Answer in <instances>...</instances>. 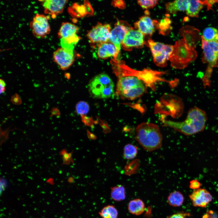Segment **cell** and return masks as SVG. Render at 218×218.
<instances>
[{
  "mask_svg": "<svg viewBox=\"0 0 218 218\" xmlns=\"http://www.w3.org/2000/svg\"><path fill=\"white\" fill-rule=\"evenodd\" d=\"M171 23L170 19L167 17L161 19L160 22L155 20V28L158 29L160 34L167 35L172 29Z\"/></svg>",
  "mask_w": 218,
  "mask_h": 218,
  "instance_id": "obj_22",
  "label": "cell"
},
{
  "mask_svg": "<svg viewBox=\"0 0 218 218\" xmlns=\"http://www.w3.org/2000/svg\"><path fill=\"white\" fill-rule=\"evenodd\" d=\"M137 153V148L130 144L126 145L124 149V156L127 159H131L135 157Z\"/></svg>",
  "mask_w": 218,
  "mask_h": 218,
  "instance_id": "obj_27",
  "label": "cell"
},
{
  "mask_svg": "<svg viewBox=\"0 0 218 218\" xmlns=\"http://www.w3.org/2000/svg\"><path fill=\"white\" fill-rule=\"evenodd\" d=\"M190 213L181 212L173 214L168 216L167 218H187V217L190 216Z\"/></svg>",
  "mask_w": 218,
  "mask_h": 218,
  "instance_id": "obj_31",
  "label": "cell"
},
{
  "mask_svg": "<svg viewBox=\"0 0 218 218\" xmlns=\"http://www.w3.org/2000/svg\"><path fill=\"white\" fill-rule=\"evenodd\" d=\"M147 45L150 48L153 57L162 54L168 51L171 45L154 41L151 39L148 40Z\"/></svg>",
  "mask_w": 218,
  "mask_h": 218,
  "instance_id": "obj_19",
  "label": "cell"
},
{
  "mask_svg": "<svg viewBox=\"0 0 218 218\" xmlns=\"http://www.w3.org/2000/svg\"><path fill=\"white\" fill-rule=\"evenodd\" d=\"M97 47V55L101 59H104L112 57L114 60H116L120 51L112 43L109 41L101 44Z\"/></svg>",
  "mask_w": 218,
  "mask_h": 218,
  "instance_id": "obj_17",
  "label": "cell"
},
{
  "mask_svg": "<svg viewBox=\"0 0 218 218\" xmlns=\"http://www.w3.org/2000/svg\"><path fill=\"white\" fill-rule=\"evenodd\" d=\"M189 197L193 205L196 207H205L212 199L210 193L203 188L194 190Z\"/></svg>",
  "mask_w": 218,
  "mask_h": 218,
  "instance_id": "obj_14",
  "label": "cell"
},
{
  "mask_svg": "<svg viewBox=\"0 0 218 218\" xmlns=\"http://www.w3.org/2000/svg\"><path fill=\"white\" fill-rule=\"evenodd\" d=\"M158 0H138V4L144 9L152 8L158 3Z\"/></svg>",
  "mask_w": 218,
  "mask_h": 218,
  "instance_id": "obj_29",
  "label": "cell"
},
{
  "mask_svg": "<svg viewBox=\"0 0 218 218\" xmlns=\"http://www.w3.org/2000/svg\"><path fill=\"white\" fill-rule=\"evenodd\" d=\"M42 5L44 9V13L50 15L52 18H54L57 16L61 13L64 7L68 2L67 0H46L41 1Z\"/></svg>",
  "mask_w": 218,
  "mask_h": 218,
  "instance_id": "obj_15",
  "label": "cell"
},
{
  "mask_svg": "<svg viewBox=\"0 0 218 218\" xmlns=\"http://www.w3.org/2000/svg\"><path fill=\"white\" fill-rule=\"evenodd\" d=\"M129 212L131 214L139 215L145 210V205L142 200L139 199H134L130 201L128 205Z\"/></svg>",
  "mask_w": 218,
  "mask_h": 218,
  "instance_id": "obj_21",
  "label": "cell"
},
{
  "mask_svg": "<svg viewBox=\"0 0 218 218\" xmlns=\"http://www.w3.org/2000/svg\"><path fill=\"white\" fill-rule=\"evenodd\" d=\"M204 39L207 41L218 40V30L216 28L208 27L203 30L202 35Z\"/></svg>",
  "mask_w": 218,
  "mask_h": 218,
  "instance_id": "obj_26",
  "label": "cell"
},
{
  "mask_svg": "<svg viewBox=\"0 0 218 218\" xmlns=\"http://www.w3.org/2000/svg\"><path fill=\"white\" fill-rule=\"evenodd\" d=\"M88 137L90 139H94L96 138V137L95 136H94V134H91V133H88Z\"/></svg>",
  "mask_w": 218,
  "mask_h": 218,
  "instance_id": "obj_39",
  "label": "cell"
},
{
  "mask_svg": "<svg viewBox=\"0 0 218 218\" xmlns=\"http://www.w3.org/2000/svg\"><path fill=\"white\" fill-rule=\"evenodd\" d=\"M72 153H68L65 150H63L60 152V154L63 155V164L66 165L70 164L72 162V159L71 157Z\"/></svg>",
  "mask_w": 218,
  "mask_h": 218,
  "instance_id": "obj_30",
  "label": "cell"
},
{
  "mask_svg": "<svg viewBox=\"0 0 218 218\" xmlns=\"http://www.w3.org/2000/svg\"><path fill=\"white\" fill-rule=\"evenodd\" d=\"M53 58L54 62L63 70L68 68L74 60L73 50L62 47L54 52Z\"/></svg>",
  "mask_w": 218,
  "mask_h": 218,
  "instance_id": "obj_12",
  "label": "cell"
},
{
  "mask_svg": "<svg viewBox=\"0 0 218 218\" xmlns=\"http://www.w3.org/2000/svg\"><path fill=\"white\" fill-rule=\"evenodd\" d=\"M111 197L114 200L120 201L124 200L126 197L125 190L124 187L119 185L111 188Z\"/></svg>",
  "mask_w": 218,
  "mask_h": 218,
  "instance_id": "obj_24",
  "label": "cell"
},
{
  "mask_svg": "<svg viewBox=\"0 0 218 218\" xmlns=\"http://www.w3.org/2000/svg\"><path fill=\"white\" fill-rule=\"evenodd\" d=\"M197 56V51L189 46L183 38L176 41L170 59L171 65L174 68L182 69L194 61Z\"/></svg>",
  "mask_w": 218,
  "mask_h": 218,
  "instance_id": "obj_4",
  "label": "cell"
},
{
  "mask_svg": "<svg viewBox=\"0 0 218 218\" xmlns=\"http://www.w3.org/2000/svg\"><path fill=\"white\" fill-rule=\"evenodd\" d=\"M118 76L115 93L121 98L133 100L141 96L147 90V86L137 77L117 73Z\"/></svg>",
  "mask_w": 218,
  "mask_h": 218,
  "instance_id": "obj_2",
  "label": "cell"
},
{
  "mask_svg": "<svg viewBox=\"0 0 218 218\" xmlns=\"http://www.w3.org/2000/svg\"><path fill=\"white\" fill-rule=\"evenodd\" d=\"M201 1L204 5H206L208 10L211 9L213 5L218 2V1L216 0H201Z\"/></svg>",
  "mask_w": 218,
  "mask_h": 218,
  "instance_id": "obj_34",
  "label": "cell"
},
{
  "mask_svg": "<svg viewBox=\"0 0 218 218\" xmlns=\"http://www.w3.org/2000/svg\"><path fill=\"white\" fill-rule=\"evenodd\" d=\"M11 101L14 104L19 105L22 103L21 99L19 95L17 93L13 95L11 98Z\"/></svg>",
  "mask_w": 218,
  "mask_h": 218,
  "instance_id": "obj_32",
  "label": "cell"
},
{
  "mask_svg": "<svg viewBox=\"0 0 218 218\" xmlns=\"http://www.w3.org/2000/svg\"><path fill=\"white\" fill-rule=\"evenodd\" d=\"M189 0H175L167 3L165 9L167 13L175 14L178 11H186Z\"/></svg>",
  "mask_w": 218,
  "mask_h": 218,
  "instance_id": "obj_18",
  "label": "cell"
},
{
  "mask_svg": "<svg viewBox=\"0 0 218 218\" xmlns=\"http://www.w3.org/2000/svg\"><path fill=\"white\" fill-rule=\"evenodd\" d=\"M99 214L102 218H117L118 213L114 206L108 205L104 207Z\"/></svg>",
  "mask_w": 218,
  "mask_h": 218,
  "instance_id": "obj_25",
  "label": "cell"
},
{
  "mask_svg": "<svg viewBox=\"0 0 218 218\" xmlns=\"http://www.w3.org/2000/svg\"><path fill=\"white\" fill-rule=\"evenodd\" d=\"M111 29L110 25L98 23L88 32V38L92 45L98 46L109 41Z\"/></svg>",
  "mask_w": 218,
  "mask_h": 218,
  "instance_id": "obj_8",
  "label": "cell"
},
{
  "mask_svg": "<svg viewBox=\"0 0 218 218\" xmlns=\"http://www.w3.org/2000/svg\"><path fill=\"white\" fill-rule=\"evenodd\" d=\"M207 116L204 111L195 107L190 109L186 120L183 122H175L166 120L162 116L161 121L165 126L190 136L203 131L205 128Z\"/></svg>",
  "mask_w": 218,
  "mask_h": 218,
  "instance_id": "obj_1",
  "label": "cell"
},
{
  "mask_svg": "<svg viewBox=\"0 0 218 218\" xmlns=\"http://www.w3.org/2000/svg\"><path fill=\"white\" fill-rule=\"evenodd\" d=\"M32 33L36 37H45L50 32L51 28L46 16L37 13L29 24Z\"/></svg>",
  "mask_w": 218,
  "mask_h": 218,
  "instance_id": "obj_9",
  "label": "cell"
},
{
  "mask_svg": "<svg viewBox=\"0 0 218 218\" xmlns=\"http://www.w3.org/2000/svg\"><path fill=\"white\" fill-rule=\"evenodd\" d=\"M1 183V192L2 190L3 191L5 190V188L6 187L7 185V183L6 180L3 178H1L0 180Z\"/></svg>",
  "mask_w": 218,
  "mask_h": 218,
  "instance_id": "obj_37",
  "label": "cell"
},
{
  "mask_svg": "<svg viewBox=\"0 0 218 218\" xmlns=\"http://www.w3.org/2000/svg\"><path fill=\"white\" fill-rule=\"evenodd\" d=\"M179 34L183 37L187 45L195 49L201 40V35L199 29L189 25L183 26L179 31Z\"/></svg>",
  "mask_w": 218,
  "mask_h": 218,
  "instance_id": "obj_13",
  "label": "cell"
},
{
  "mask_svg": "<svg viewBox=\"0 0 218 218\" xmlns=\"http://www.w3.org/2000/svg\"><path fill=\"white\" fill-rule=\"evenodd\" d=\"M132 28L127 22L122 20L118 21L111 31L109 41L120 51L121 42L125 36Z\"/></svg>",
  "mask_w": 218,
  "mask_h": 218,
  "instance_id": "obj_11",
  "label": "cell"
},
{
  "mask_svg": "<svg viewBox=\"0 0 218 218\" xmlns=\"http://www.w3.org/2000/svg\"><path fill=\"white\" fill-rule=\"evenodd\" d=\"M136 133L137 140L145 150L151 151L161 147L162 136L157 125L143 122L137 127Z\"/></svg>",
  "mask_w": 218,
  "mask_h": 218,
  "instance_id": "obj_3",
  "label": "cell"
},
{
  "mask_svg": "<svg viewBox=\"0 0 218 218\" xmlns=\"http://www.w3.org/2000/svg\"><path fill=\"white\" fill-rule=\"evenodd\" d=\"M121 72L123 74L133 75L137 77L141 80L147 86H149L153 90H155V84L159 81L169 82L163 79L160 77L164 72L144 69L142 71L134 70L123 63L120 67Z\"/></svg>",
  "mask_w": 218,
  "mask_h": 218,
  "instance_id": "obj_6",
  "label": "cell"
},
{
  "mask_svg": "<svg viewBox=\"0 0 218 218\" xmlns=\"http://www.w3.org/2000/svg\"><path fill=\"white\" fill-rule=\"evenodd\" d=\"M88 89L92 97L106 99L114 94V84L108 75L101 73L96 76L91 80L88 84Z\"/></svg>",
  "mask_w": 218,
  "mask_h": 218,
  "instance_id": "obj_5",
  "label": "cell"
},
{
  "mask_svg": "<svg viewBox=\"0 0 218 218\" xmlns=\"http://www.w3.org/2000/svg\"><path fill=\"white\" fill-rule=\"evenodd\" d=\"M59 112V111H58V109H56V108H54L53 109H52V111L51 112V116L52 115H59L58 112Z\"/></svg>",
  "mask_w": 218,
  "mask_h": 218,
  "instance_id": "obj_38",
  "label": "cell"
},
{
  "mask_svg": "<svg viewBox=\"0 0 218 218\" xmlns=\"http://www.w3.org/2000/svg\"><path fill=\"white\" fill-rule=\"evenodd\" d=\"M76 110L78 114H86L89 110L88 104L85 102L80 101L76 105Z\"/></svg>",
  "mask_w": 218,
  "mask_h": 218,
  "instance_id": "obj_28",
  "label": "cell"
},
{
  "mask_svg": "<svg viewBox=\"0 0 218 218\" xmlns=\"http://www.w3.org/2000/svg\"><path fill=\"white\" fill-rule=\"evenodd\" d=\"M0 94H2L4 93L5 90L6 84L5 81L2 79H0Z\"/></svg>",
  "mask_w": 218,
  "mask_h": 218,
  "instance_id": "obj_36",
  "label": "cell"
},
{
  "mask_svg": "<svg viewBox=\"0 0 218 218\" xmlns=\"http://www.w3.org/2000/svg\"><path fill=\"white\" fill-rule=\"evenodd\" d=\"M201 184L197 180H194L190 182L189 187L192 189L196 190L200 188Z\"/></svg>",
  "mask_w": 218,
  "mask_h": 218,
  "instance_id": "obj_33",
  "label": "cell"
},
{
  "mask_svg": "<svg viewBox=\"0 0 218 218\" xmlns=\"http://www.w3.org/2000/svg\"><path fill=\"white\" fill-rule=\"evenodd\" d=\"M78 28L71 23L63 22L58 33L62 47L73 50L74 46L80 39L77 35Z\"/></svg>",
  "mask_w": 218,
  "mask_h": 218,
  "instance_id": "obj_7",
  "label": "cell"
},
{
  "mask_svg": "<svg viewBox=\"0 0 218 218\" xmlns=\"http://www.w3.org/2000/svg\"><path fill=\"white\" fill-rule=\"evenodd\" d=\"M184 198L183 194L179 191H173L171 193L167 198L169 204L174 207H178L183 204Z\"/></svg>",
  "mask_w": 218,
  "mask_h": 218,
  "instance_id": "obj_23",
  "label": "cell"
},
{
  "mask_svg": "<svg viewBox=\"0 0 218 218\" xmlns=\"http://www.w3.org/2000/svg\"><path fill=\"white\" fill-rule=\"evenodd\" d=\"M155 20H152L147 15H144L134 23V27L144 36H151L155 31Z\"/></svg>",
  "mask_w": 218,
  "mask_h": 218,
  "instance_id": "obj_16",
  "label": "cell"
},
{
  "mask_svg": "<svg viewBox=\"0 0 218 218\" xmlns=\"http://www.w3.org/2000/svg\"><path fill=\"white\" fill-rule=\"evenodd\" d=\"M204 5L201 0H189L186 14L189 16L198 18Z\"/></svg>",
  "mask_w": 218,
  "mask_h": 218,
  "instance_id": "obj_20",
  "label": "cell"
},
{
  "mask_svg": "<svg viewBox=\"0 0 218 218\" xmlns=\"http://www.w3.org/2000/svg\"><path fill=\"white\" fill-rule=\"evenodd\" d=\"M115 1L116 2H114V5L116 6L123 9L125 7V4L123 1L119 0Z\"/></svg>",
  "mask_w": 218,
  "mask_h": 218,
  "instance_id": "obj_35",
  "label": "cell"
},
{
  "mask_svg": "<svg viewBox=\"0 0 218 218\" xmlns=\"http://www.w3.org/2000/svg\"><path fill=\"white\" fill-rule=\"evenodd\" d=\"M144 36L139 30L132 28L125 36L121 46L126 51H130L133 48H141L145 43Z\"/></svg>",
  "mask_w": 218,
  "mask_h": 218,
  "instance_id": "obj_10",
  "label": "cell"
}]
</instances>
